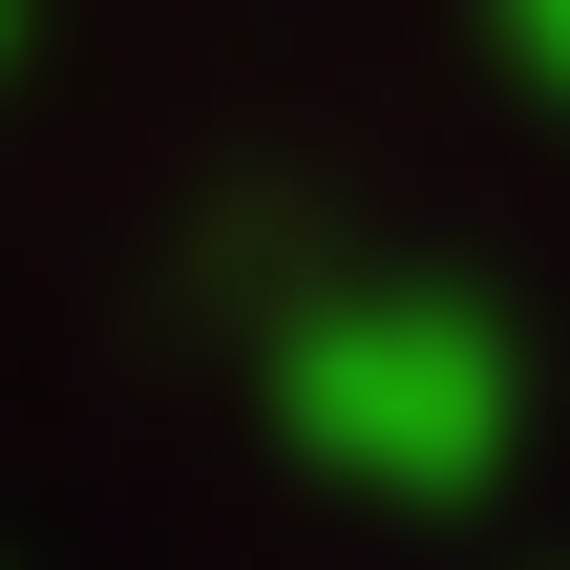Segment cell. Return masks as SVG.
Instances as JSON below:
<instances>
[{
    "label": "cell",
    "instance_id": "obj_1",
    "mask_svg": "<svg viewBox=\"0 0 570 570\" xmlns=\"http://www.w3.org/2000/svg\"><path fill=\"white\" fill-rule=\"evenodd\" d=\"M508 423V360L444 317V296H360L296 338V444L317 465H381V487H465Z\"/></svg>",
    "mask_w": 570,
    "mask_h": 570
},
{
    "label": "cell",
    "instance_id": "obj_2",
    "mask_svg": "<svg viewBox=\"0 0 570 570\" xmlns=\"http://www.w3.org/2000/svg\"><path fill=\"white\" fill-rule=\"evenodd\" d=\"M508 21H529V42H550V63H570V0H508Z\"/></svg>",
    "mask_w": 570,
    "mask_h": 570
}]
</instances>
